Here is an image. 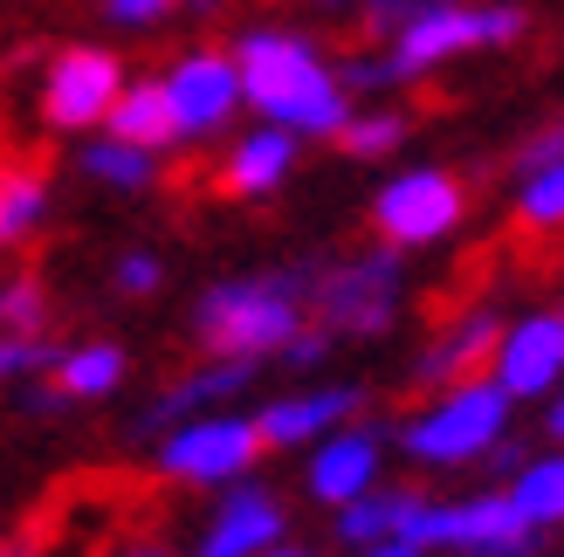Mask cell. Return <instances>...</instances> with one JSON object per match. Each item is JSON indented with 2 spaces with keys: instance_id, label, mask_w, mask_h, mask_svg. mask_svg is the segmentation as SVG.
Listing matches in <instances>:
<instances>
[{
  "instance_id": "obj_41",
  "label": "cell",
  "mask_w": 564,
  "mask_h": 557,
  "mask_svg": "<svg viewBox=\"0 0 564 557\" xmlns=\"http://www.w3.org/2000/svg\"><path fill=\"white\" fill-rule=\"evenodd\" d=\"M557 317H564V296H557Z\"/></svg>"
},
{
  "instance_id": "obj_7",
  "label": "cell",
  "mask_w": 564,
  "mask_h": 557,
  "mask_svg": "<svg viewBox=\"0 0 564 557\" xmlns=\"http://www.w3.org/2000/svg\"><path fill=\"white\" fill-rule=\"evenodd\" d=\"M523 8H462V0H434L427 14H420L413 28L392 48H400V63L420 76V69H434L447 63V55H468V48H502V42H517L523 35Z\"/></svg>"
},
{
  "instance_id": "obj_35",
  "label": "cell",
  "mask_w": 564,
  "mask_h": 557,
  "mask_svg": "<svg viewBox=\"0 0 564 557\" xmlns=\"http://www.w3.org/2000/svg\"><path fill=\"white\" fill-rule=\"evenodd\" d=\"M544 434L564 440V385H557V400H551V413H544Z\"/></svg>"
},
{
  "instance_id": "obj_27",
  "label": "cell",
  "mask_w": 564,
  "mask_h": 557,
  "mask_svg": "<svg viewBox=\"0 0 564 557\" xmlns=\"http://www.w3.org/2000/svg\"><path fill=\"white\" fill-rule=\"evenodd\" d=\"M42 317H48L42 283L35 275H8L0 283V330H42Z\"/></svg>"
},
{
  "instance_id": "obj_31",
  "label": "cell",
  "mask_w": 564,
  "mask_h": 557,
  "mask_svg": "<svg viewBox=\"0 0 564 557\" xmlns=\"http://www.w3.org/2000/svg\"><path fill=\"white\" fill-rule=\"evenodd\" d=\"M173 8H186V0H104V14L118 28H159L173 21Z\"/></svg>"
},
{
  "instance_id": "obj_40",
  "label": "cell",
  "mask_w": 564,
  "mask_h": 557,
  "mask_svg": "<svg viewBox=\"0 0 564 557\" xmlns=\"http://www.w3.org/2000/svg\"><path fill=\"white\" fill-rule=\"evenodd\" d=\"M317 8H345V0H317Z\"/></svg>"
},
{
  "instance_id": "obj_8",
  "label": "cell",
  "mask_w": 564,
  "mask_h": 557,
  "mask_svg": "<svg viewBox=\"0 0 564 557\" xmlns=\"http://www.w3.org/2000/svg\"><path fill=\"white\" fill-rule=\"evenodd\" d=\"M124 97V69L104 48H63L42 76V118L55 131H90L97 118H110Z\"/></svg>"
},
{
  "instance_id": "obj_34",
  "label": "cell",
  "mask_w": 564,
  "mask_h": 557,
  "mask_svg": "<svg viewBox=\"0 0 564 557\" xmlns=\"http://www.w3.org/2000/svg\"><path fill=\"white\" fill-rule=\"evenodd\" d=\"M358 557H427L420 544H406V537H386V544H365Z\"/></svg>"
},
{
  "instance_id": "obj_25",
  "label": "cell",
  "mask_w": 564,
  "mask_h": 557,
  "mask_svg": "<svg viewBox=\"0 0 564 557\" xmlns=\"http://www.w3.org/2000/svg\"><path fill=\"white\" fill-rule=\"evenodd\" d=\"M517 214L523 228H564V165H544V173H530L523 193H517Z\"/></svg>"
},
{
  "instance_id": "obj_15",
  "label": "cell",
  "mask_w": 564,
  "mask_h": 557,
  "mask_svg": "<svg viewBox=\"0 0 564 557\" xmlns=\"http://www.w3.org/2000/svg\"><path fill=\"white\" fill-rule=\"evenodd\" d=\"M358 406H365L358 385H317V393H296V400L262 406L256 421H262V440H269V448H296V440H324V434H337Z\"/></svg>"
},
{
  "instance_id": "obj_38",
  "label": "cell",
  "mask_w": 564,
  "mask_h": 557,
  "mask_svg": "<svg viewBox=\"0 0 564 557\" xmlns=\"http://www.w3.org/2000/svg\"><path fill=\"white\" fill-rule=\"evenodd\" d=\"M262 557H310V550H262Z\"/></svg>"
},
{
  "instance_id": "obj_1",
  "label": "cell",
  "mask_w": 564,
  "mask_h": 557,
  "mask_svg": "<svg viewBox=\"0 0 564 557\" xmlns=\"http://www.w3.org/2000/svg\"><path fill=\"white\" fill-rule=\"evenodd\" d=\"M235 63H241V90H248V103H256L269 124L317 131V138H337V131L351 124L345 76H330L324 55L310 48L303 35H275V28H256V35L235 42Z\"/></svg>"
},
{
  "instance_id": "obj_16",
  "label": "cell",
  "mask_w": 564,
  "mask_h": 557,
  "mask_svg": "<svg viewBox=\"0 0 564 557\" xmlns=\"http://www.w3.org/2000/svg\"><path fill=\"white\" fill-rule=\"evenodd\" d=\"M256 365L262 358H214V365H200L193 379H180V385H165V393L145 406V434H165V427H180V421H193V413H207V406H228L248 379H256Z\"/></svg>"
},
{
  "instance_id": "obj_14",
  "label": "cell",
  "mask_w": 564,
  "mask_h": 557,
  "mask_svg": "<svg viewBox=\"0 0 564 557\" xmlns=\"http://www.w3.org/2000/svg\"><path fill=\"white\" fill-rule=\"evenodd\" d=\"M282 537V510H275V495L256 489V482H241L220 495V510L207 523V537H200V557H262L275 550Z\"/></svg>"
},
{
  "instance_id": "obj_26",
  "label": "cell",
  "mask_w": 564,
  "mask_h": 557,
  "mask_svg": "<svg viewBox=\"0 0 564 557\" xmlns=\"http://www.w3.org/2000/svg\"><path fill=\"white\" fill-rule=\"evenodd\" d=\"M406 138V118H392V110H351V124L337 131V145H345L351 159H379Z\"/></svg>"
},
{
  "instance_id": "obj_21",
  "label": "cell",
  "mask_w": 564,
  "mask_h": 557,
  "mask_svg": "<svg viewBox=\"0 0 564 557\" xmlns=\"http://www.w3.org/2000/svg\"><path fill=\"white\" fill-rule=\"evenodd\" d=\"M76 165L97 186H118V193H145L152 186V152L145 145H124V138H97V145H83Z\"/></svg>"
},
{
  "instance_id": "obj_17",
  "label": "cell",
  "mask_w": 564,
  "mask_h": 557,
  "mask_svg": "<svg viewBox=\"0 0 564 557\" xmlns=\"http://www.w3.org/2000/svg\"><path fill=\"white\" fill-rule=\"evenodd\" d=\"M290 165H296V131L290 124H269V131L235 138L228 165H220V186H228L235 200H256V193H275L282 186Z\"/></svg>"
},
{
  "instance_id": "obj_4",
  "label": "cell",
  "mask_w": 564,
  "mask_h": 557,
  "mask_svg": "<svg viewBox=\"0 0 564 557\" xmlns=\"http://www.w3.org/2000/svg\"><path fill=\"white\" fill-rule=\"evenodd\" d=\"M392 317H400V262H392V241L379 255L310 269V324H324L330 338H379V330H392Z\"/></svg>"
},
{
  "instance_id": "obj_28",
  "label": "cell",
  "mask_w": 564,
  "mask_h": 557,
  "mask_svg": "<svg viewBox=\"0 0 564 557\" xmlns=\"http://www.w3.org/2000/svg\"><path fill=\"white\" fill-rule=\"evenodd\" d=\"M427 8H434V0H365V8H358V28H365V42H400Z\"/></svg>"
},
{
  "instance_id": "obj_23",
  "label": "cell",
  "mask_w": 564,
  "mask_h": 557,
  "mask_svg": "<svg viewBox=\"0 0 564 557\" xmlns=\"http://www.w3.org/2000/svg\"><path fill=\"white\" fill-rule=\"evenodd\" d=\"M48 207V179L28 165H0V241H21Z\"/></svg>"
},
{
  "instance_id": "obj_20",
  "label": "cell",
  "mask_w": 564,
  "mask_h": 557,
  "mask_svg": "<svg viewBox=\"0 0 564 557\" xmlns=\"http://www.w3.org/2000/svg\"><path fill=\"white\" fill-rule=\"evenodd\" d=\"M510 495H517V510L538 523V531H557V523H564V455L523 461L517 482H510Z\"/></svg>"
},
{
  "instance_id": "obj_39",
  "label": "cell",
  "mask_w": 564,
  "mask_h": 557,
  "mask_svg": "<svg viewBox=\"0 0 564 557\" xmlns=\"http://www.w3.org/2000/svg\"><path fill=\"white\" fill-rule=\"evenodd\" d=\"M131 557H165V550H131Z\"/></svg>"
},
{
  "instance_id": "obj_5",
  "label": "cell",
  "mask_w": 564,
  "mask_h": 557,
  "mask_svg": "<svg viewBox=\"0 0 564 557\" xmlns=\"http://www.w3.org/2000/svg\"><path fill=\"white\" fill-rule=\"evenodd\" d=\"M269 448L262 440V421H241V413L214 406V413H193V421L165 427L159 440V468L180 482H235L248 476V461Z\"/></svg>"
},
{
  "instance_id": "obj_18",
  "label": "cell",
  "mask_w": 564,
  "mask_h": 557,
  "mask_svg": "<svg viewBox=\"0 0 564 557\" xmlns=\"http://www.w3.org/2000/svg\"><path fill=\"white\" fill-rule=\"evenodd\" d=\"M110 138H124V145H145V152H165V145H186L180 131V110H173V90L165 83H124L118 110H110Z\"/></svg>"
},
{
  "instance_id": "obj_30",
  "label": "cell",
  "mask_w": 564,
  "mask_h": 557,
  "mask_svg": "<svg viewBox=\"0 0 564 557\" xmlns=\"http://www.w3.org/2000/svg\"><path fill=\"white\" fill-rule=\"evenodd\" d=\"M110 275H118V290H124V296H152V290L165 283L159 255H145V248H131V255H118V269H110Z\"/></svg>"
},
{
  "instance_id": "obj_13",
  "label": "cell",
  "mask_w": 564,
  "mask_h": 557,
  "mask_svg": "<svg viewBox=\"0 0 564 557\" xmlns=\"http://www.w3.org/2000/svg\"><path fill=\"white\" fill-rule=\"evenodd\" d=\"M496 345H502L496 310H468L413 358V385H441L447 393V385H462V379H482V365H496Z\"/></svg>"
},
{
  "instance_id": "obj_29",
  "label": "cell",
  "mask_w": 564,
  "mask_h": 557,
  "mask_svg": "<svg viewBox=\"0 0 564 557\" xmlns=\"http://www.w3.org/2000/svg\"><path fill=\"white\" fill-rule=\"evenodd\" d=\"M337 76H345V90H400V83H413V69L400 63V48H392V55L365 48V55H351Z\"/></svg>"
},
{
  "instance_id": "obj_32",
  "label": "cell",
  "mask_w": 564,
  "mask_h": 557,
  "mask_svg": "<svg viewBox=\"0 0 564 557\" xmlns=\"http://www.w3.org/2000/svg\"><path fill=\"white\" fill-rule=\"evenodd\" d=\"M324 351H330V330L324 324H303L290 345H282V365L290 372H310V365H324Z\"/></svg>"
},
{
  "instance_id": "obj_19",
  "label": "cell",
  "mask_w": 564,
  "mask_h": 557,
  "mask_svg": "<svg viewBox=\"0 0 564 557\" xmlns=\"http://www.w3.org/2000/svg\"><path fill=\"white\" fill-rule=\"evenodd\" d=\"M406 510H413V489H392V495H358V503L337 510V537H345L351 550L386 544V537H400Z\"/></svg>"
},
{
  "instance_id": "obj_2",
  "label": "cell",
  "mask_w": 564,
  "mask_h": 557,
  "mask_svg": "<svg viewBox=\"0 0 564 557\" xmlns=\"http://www.w3.org/2000/svg\"><path fill=\"white\" fill-rule=\"evenodd\" d=\"M310 317V269H269L214 283L193 303V338L214 358H282Z\"/></svg>"
},
{
  "instance_id": "obj_10",
  "label": "cell",
  "mask_w": 564,
  "mask_h": 557,
  "mask_svg": "<svg viewBox=\"0 0 564 557\" xmlns=\"http://www.w3.org/2000/svg\"><path fill=\"white\" fill-rule=\"evenodd\" d=\"M165 90H173V110H180V131L186 138H207L235 118V103L248 97L241 90V63L220 48H193L173 63V76H165Z\"/></svg>"
},
{
  "instance_id": "obj_36",
  "label": "cell",
  "mask_w": 564,
  "mask_h": 557,
  "mask_svg": "<svg viewBox=\"0 0 564 557\" xmlns=\"http://www.w3.org/2000/svg\"><path fill=\"white\" fill-rule=\"evenodd\" d=\"M220 8V0H186V14H214Z\"/></svg>"
},
{
  "instance_id": "obj_33",
  "label": "cell",
  "mask_w": 564,
  "mask_h": 557,
  "mask_svg": "<svg viewBox=\"0 0 564 557\" xmlns=\"http://www.w3.org/2000/svg\"><path fill=\"white\" fill-rule=\"evenodd\" d=\"M482 461H489V468H496V476H502V468H523V448H517V440H510V434H502V440H496V448H489Z\"/></svg>"
},
{
  "instance_id": "obj_9",
  "label": "cell",
  "mask_w": 564,
  "mask_h": 557,
  "mask_svg": "<svg viewBox=\"0 0 564 557\" xmlns=\"http://www.w3.org/2000/svg\"><path fill=\"white\" fill-rule=\"evenodd\" d=\"M489 379L502 385L510 400H538L551 385H564V317L538 310V317H517L496 345V365Z\"/></svg>"
},
{
  "instance_id": "obj_24",
  "label": "cell",
  "mask_w": 564,
  "mask_h": 557,
  "mask_svg": "<svg viewBox=\"0 0 564 557\" xmlns=\"http://www.w3.org/2000/svg\"><path fill=\"white\" fill-rule=\"evenodd\" d=\"M55 365H63V351H55L42 330H0V385L35 379V372H55Z\"/></svg>"
},
{
  "instance_id": "obj_6",
  "label": "cell",
  "mask_w": 564,
  "mask_h": 557,
  "mask_svg": "<svg viewBox=\"0 0 564 557\" xmlns=\"http://www.w3.org/2000/svg\"><path fill=\"white\" fill-rule=\"evenodd\" d=\"M462 207H468V193L462 179H447V173H400L392 186H379V200H372V228L392 241V248H434L462 228Z\"/></svg>"
},
{
  "instance_id": "obj_3",
  "label": "cell",
  "mask_w": 564,
  "mask_h": 557,
  "mask_svg": "<svg viewBox=\"0 0 564 557\" xmlns=\"http://www.w3.org/2000/svg\"><path fill=\"white\" fill-rule=\"evenodd\" d=\"M502 434H510V393L496 379H462L427 413H413L392 440H400V455L427 468H462V461H482Z\"/></svg>"
},
{
  "instance_id": "obj_12",
  "label": "cell",
  "mask_w": 564,
  "mask_h": 557,
  "mask_svg": "<svg viewBox=\"0 0 564 557\" xmlns=\"http://www.w3.org/2000/svg\"><path fill=\"white\" fill-rule=\"evenodd\" d=\"M379 434L372 427H337L330 440H317V455H310V495L330 510L358 503V495H372L379 482Z\"/></svg>"
},
{
  "instance_id": "obj_37",
  "label": "cell",
  "mask_w": 564,
  "mask_h": 557,
  "mask_svg": "<svg viewBox=\"0 0 564 557\" xmlns=\"http://www.w3.org/2000/svg\"><path fill=\"white\" fill-rule=\"evenodd\" d=\"M0 557H28V550H21V544H0Z\"/></svg>"
},
{
  "instance_id": "obj_11",
  "label": "cell",
  "mask_w": 564,
  "mask_h": 557,
  "mask_svg": "<svg viewBox=\"0 0 564 557\" xmlns=\"http://www.w3.org/2000/svg\"><path fill=\"white\" fill-rule=\"evenodd\" d=\"M447 550L462 557H523L538 550V523L517 510V495H475V503H447Z\"/></svg>"
},
{
  "instance_id": "obj_22",
  "label": "cell",
  "mask_w": 564,
  "mask_h": 557,
  "mask_svg": "<svg viewBox=\"0 0 564 557\" xmlns=\"http://www.w3.org/2000/svg\"><path fill=\"white\" fill-rule=\"evenodd\" d=\"M118 379H124L118 345H83V351H63V365H55V385H63L69 400H104Z\"/></svg>"
}]
</instances>
